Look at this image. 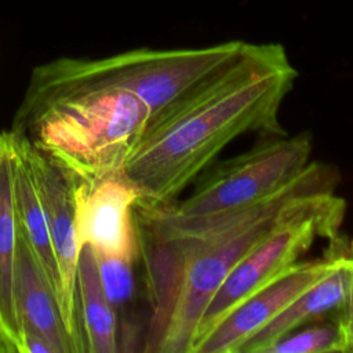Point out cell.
<instances>
[{"label": "cell", "mask_w": 353, "mask_h": 353, "mask_svg": "<svg viewBox=\"0 0 353 353\" xmlns=\"http://www.w3.org/2000/svg\"><path fill=\"white\" fill-rule=\"evenodd\" d=\"M335 254L325 273L243 346L240 353H265L274 342L324 316L336 314L346 296L347 236H334Z\"/></svg>", "instance_id": "8fae6325"}, {"label": "cell", "mask_w": 353, "mask_h": 353, "mask_svg": "<svg viewBox=\"0 0 353 353\" xmlns=\"http://www.w3.org/2000/svg\"><path fill=\"white\" fill-rule=\"evenodd\" d=\"M336 167L310 161L270 199L226 215L182 219L164 214L157 237L138 234L150 306L145 352L190 353L196 327L236 263L299 201L335 193Z\"/></svg>", "instance_id": "6da1fadb"}, {"label": "cell", "mask_w": 353, "mask_h": 353, "mask_svg": "<svg viewBox=\"0 0 353 353\" xmlns=\"http://www.w3.org/2000/svg\"><path fill=\"white\" fill-rule=\"evenodd\" d=\"M345 208V200L335 193L316 194L295 204L222 281L199 320L190 353L244 299L296 263L316 239L330 240L338 234Z\"/></svg>", "instance_id": "5b68a950"}, {"label": "cell", "mask_w": 353, "mask_h": 353, "mask_svg": "<svg viewBox=\"0 0 353 353\" xmlns=\"http://www.w3.org/2000/svg\"><path fill=\"white\" fill-rule=\"evenodd\" d=\"M101 277L112 303H120L128 299L132 291L131 265L123 261L98 259Z\"/></svg>", "instance_id": "2e32d148"}, {"label": "cell", "mask_w": 353, "mask_h": 353, "mask_svg": "<svg viewBox=\"0 0 353 353\" xmlns=\"http://www.w3.org/2000/svg\"><path fill=\"white\" fill-rule=\"evenodd\" d=\"M15 156L11 130H0V353H22L15 290L19 241L14 200Z\"/></svg>", "instance_id": "30bf717a"}, {"label": "cell", "mask_w": 353, "mask_h": 353, "mask_svg": "<svg viewBox=\"0 0 353 353\" xmlns=\"http://www.w3.org/2000/svg\"><path fill=\"white\" fill-rule=\"evenodd\" d=\"M312 150L309 132L268 137L248 152L203 171L183 200L159 207L175 218L203 219L256 205L290 185L310 163Z\"/></svg>", "instance_id": "8992f818"}, {"label": "cell", "mask_w": 353, "mask_h": 353, "mask_svg": "<svg viewBox=\"0 0 353 353\" xmlns=\"http://www.w3.org/2000/svg\"><path fill=\"white\" fill-rule=\"evenodd\" d=\"M17 309L22 331L44 338L55 353H79L68 332L58 298L34 252L19 230L17 252Z\"/></svg>", "instance_id": "7c38bea8"}, {"label": "cell", "mask_w": 353, "mask_h": 353, "mask_svg": "<svg viewBox=\"0 0 353 353\" xmlns=\"http://www.w3.org/2000/svg\"><path fill=\"white\" fill-rule=\"evenodd\" d=\"M332 239L323 256L298 261L244 299L200 341L193 353H240L251 336L325 273L335 254Z\"/></svg>", "instance_id": "ba28073f"}, {"label": "cell", "mask_w": 353, "mask_h": 353, "mask_svg": "<svg viewBox=\"0 0 353 353\" xmlns=\"http://www.w3.org/2000/svg\"><path fill=\"white\" fill-rule=\"evenodd\" d=\"M12 135L17 153L14 170V200L19 230L34 252L48 283L55 291L59 303L61 279L52 250L44 205L23 143L14 132Z\"/></svg>", "instance_id": "5bb4252c"}, {"label": "cell", "mask_w": 353, "mask_h": 353, "mask_svg": "<svg viewBox=\"0 0 353 353\" xmlns=\"http://www.w3.org/2000/svg\"><path fill=\"white\" fill-rule=\"evenodd\" d=\"M17 137L22 141L26 150L44 205L61 279L59 307L62 317L68 332L77 345L79 353H81L74 309L77 261L81 250L76 222V178L37 152L25 138L19 135Z\"/></svg>", "instance_id": "9c48e42d"}, {"label": "cell", "mask_w": 353, "mask_h": 353, "mask_svg": "<svg viewBox=\"0 0 353 353\" xmlns=\"http://www.w3.org/2000/svg\"><path fill=\"white\" fill-rule=\"evenodd\" d=\"M139 192L123 171L95 181H77L76 222L80 247L98 259L134 263L139 256L134 207Z\"/></svg>", "instance_id": "52a82bcc"}, {"label": "cell", "mask_w": 353, "mask_h": 353, "mask_svg": "<svg viewBox=\"0 0 353 353\" xmlns=\"http://www.w3.org/2000/svg\"><path fill=\"white\" fill-rule=\"evenodd\" d=\"M338 313L331 316L327 323L313 324L299 332L283 336L268 347L265 353H347L346 338Z\"/></svg>", "instance_id": "9a60e30c"}, {"label": "cell", "mask_w": 353, "mask_h": 353, "mask_svg": "<svg viewBox=\"0 0 353 353\" xmlns=\"http://www.w3.org/2000/svg\"><path fill=\"white\" fill-rule=\"evenodd\" d=\"M150 119L135 94L62 70L55 59L32 70L11 131L77 181L123 171Z\"/></svg>", "instance_id": "3957f363"}, {"label": "cell", "mask_w": 353, "mask_h": 353, "mask_svg": "<svg viewBox=\"0 0 353 353\" xmlns=\"http://www.w3.org/2000/svg\"><path fill=\"white\" fill-rule=\"evenodd\" d=\"M74 309L81 353L119 350L114 305L105 290L97 256L87 244L81 247L77 261Z\"/></svg>", "instance_id": "4fadbf2b"}, {"label": "cell", "mask_w": 353, "mask_h": 353, "mask_svg": "<svg viewBox=\"0 0 353 353\" xmlns=\"http://www.w3.org/2000/svg\"><path fill=\"white\" fill-rule=\"evenodd\" d=\"M346 269H347L346 296H345V303L338 314L343 327L347 353H353V236H347Z\"/></svg>", "instance_id": "e0dca14e"}, {"label": "cell", "mask_w": 353, "mask_h": 353, "mask_svg": "<svg viewBox=\"0 0 353 353\" xmlns=\"http://www.w3.org/2000/svg\"><path fill=\"white\" fill-rule=\"evenodd\" d=\"M298 73L277 43L244 50L176 110L148 124L123 172L138 201L168 204L237 137L285 135L279 110Z\"/></svg>", "instance_id": "7a4b0ae2"}, {"label": "cell", "mask_w": 353, "mask_h": 353, "mask_svg": "<svg viewBox=\"0 0 353 353\" xmlns=\"http://www.w3.org/2000/svg\"><path fill=\"white\" fill-rule=\"evenodd\" d=\"M245 44L232 40L203 48H138L98 59L63 57L55 61L74 77L135 94L148 105L150 124L192 98Z\"/></svg>", "instance_id": "277c9868"}]
</instances>
